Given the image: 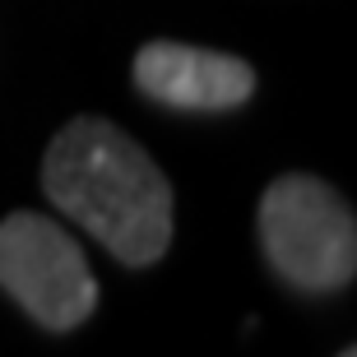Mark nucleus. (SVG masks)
<instances>
[{
	"label": "nucleus",
	"mask_w": 357,
	"mask_h": 357,
	"mask_svg": "<svg viewBox=\"0 0 357 357\" xmlns=\"http://www.w3.org/2000/svg\"><path fill=\"white\" fill-rule=\"evenodd\" d=\"M0 288L47 330H75L98 306L79 241L42 213H10L0 223Z\"/></svg>",
	"instance_id": "3"
},
{
	"label": "nucleus",
	"mask_w": 357,
	"mask_h": 357,
	"mask_svg": "<svg viewBox=\"0 0 357 357\" xmlns=\"http://www.w3.org/2000/svg\"><path fill=\"white\" fill-rule=\"evenodd\" d=\"M135 84L162 107L227 112L255 93V70L227 52H204L185 42H149L135 56Z\"/></svg>",
	"instance_id": "4"
},
{
	"label": "nucleus",
	"mask_w": 357,
	"mask_h": 357,
	"mask_svg": "<svg viewBox=\"0 0 357 357\" xmlns=\"http://www.w3.org/2000/svg\"><path fill=\"white\" fill-rule=\"evenodd\" d=\"M260 246L292 288L334 292L353 283L357 223L320 176H278L260 199Z\"/></svg>",
	"instance_id": "2"
},
{
	"label": "nucleus",
	"mask_w": 357,
	"mask_h": 357,
	"mask_svg": "<svg viewBox=\"0 0 357 357\" xmlns=\"http://www.w3.org/2000/svg\"><path fill=\"white\" fill-rule=\"evenodd\" d=\"M42 190L121 265H153L172 241V185L162 167L102 116H79L52 139Z\"/></svg>",
	"instance_id": "1"
}]
</instances>
